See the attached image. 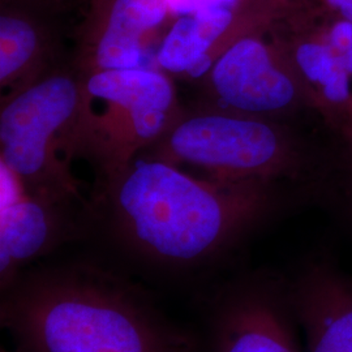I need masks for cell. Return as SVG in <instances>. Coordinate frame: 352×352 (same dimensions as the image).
I'll use <instances>...</instances> for the list:
<instances>
[{
    "label": "cell",
    "instance_id": "1",
    "mask_svg": "<svg viewBox=\"0 0 352 352\" xmlns=\"http://www.w3.org/2000/svg\"><path fill=\"white\" fill-rule=\"evenodd\" d=\"M1 292L19 352H200L144 291L94 265L23 272Z\"/></svg>",
    "mask_w": 352,
    "mask_h": 352
},
{
    "label": "cell",
    "instance_id": "2",
    "mask_svg": "<svg viewBox=\"0 0 352 352\" xmlns=\"http://www.w3.org/2000/svg\"><path fill=\"white\" fill-rule=\"evenodd\" d=\"M270 186L196 177L145 157L101 184L97 200L132 251L189 266L213 258L252 226L270 206Z\"/></svg>",
    "mask_w": 352,
    "mask_h": 352
},
{
    "label": "cell",
    "instance_id": "3",
    "mask_svg": "<svg viewBox=\"0 0 352 352\" xmlns=\"http://www.w3.org/2000/svg\"><path fill=\"white\" fill-rule=\"evenodd\" d=\"M80 81L76 154L94 166L98 186L151 149L184 110L171 76L160 68L100 71L80 75Z\"/></svg>",
    "mask_w": 352,
    "mask_h": 352
},
{
    "label": "cell",
    "instance_id": "4",
    "mask_svg": "<svg viewBox=\"0 0 352 352\" xmlns=\"http://www.w3.org/2000/svg\"><path fill=\"white\" fill-rule=\"evenodd\" d=\"M146 158L205 171L221 182L296 179L311 164L309 151L280 120L201 104L183 110Z\"/></svg>",
    "mask_w": 352,
    "mask_h": 352
},
{
    "label": "cell",
    "instance_id": "5",
    "mask_svg": "<svg viewBox=\"0 0 352 352\" xmlns=\"http://www.w3.org/2000/svg\"><path fill=\"white\" fill-rule=\"evenodd\" d=\"M80 88L75 68L59 67L0 106L1 166L28 193L63 205L84 202L71 170Z\"/></svg>",
    "mask_w": 352,
    "mask_h": 352
},
{
    "label": "cell",
    "instance_id": "6",
    "mask_svg": "<svg viewBox=\"0 0 352 352\" xmlns=\"http://www.w3.org/2000/svg\"><path fill=\"white\" fill-rule=\"evenodd\" d=\"M269 30L240 38L217 59L199 81L202 104L274 120L309 109L298 76Z\"/></svg>",
    "mask_w": 352,
    "mask_h": 352
},
{
    "label": "cell",
    "instance_id": "7",
    "mask_svg": "<svg viewBox=\"0 0 352 352\" xmlns=\"http://www.w3.org/2000/svg\"><path fill=\"white\" fill-rule=\"evenodd\" d=\"M291 8L280 0H243L182 13L160 42L155 63L171 77L200 81L238 39L270 29Z\"/></svg>",
    "mask_w": 352,
    "mask_h": 352
},
{
    "label": "cell",
    "instance_id": "8",
    "mask_svg": "<svg viewBox=\"0 0 352 352\" xmlns=\"http://www.w3.org/2000/svg\"><path fill=\"white\" fill-rule=\"evenodd\" d=\"M173 11L168 0H88L72 67L80 75L145 67Z\"/></svg>",
    "mask_w": 352,
    "mask_h": 352
},
{
    "label": "cell",
    "instance_id": "9",
    "mask_svg": "<svg viewBox=\"0 0 352 352\" xmlns=\"http://www.w3.org/2000/svg\"><path fill=\"white\" fill-rule=\"evenodd\" d=\"M324 17L321 4L291 8L273 24L269 34L287 56L309 109L337 131L351 100L352 78L327 41Z\"/></svg>",
    "mask_w": 352,
    "mask_h": 352
},
{
    "label": "cell",
    "instance_id": "10",
    "mask_svg": "<svg viewBox=\"0 0 352 352\" xmlns=\"http://www.w3.org/2000/svg\"><path fill=\"white\" fill-rule=\"evenodd\" d=\"M282 298L269 285L250 283L214 302L201 352H299Z\"/></svg>",
    "mask_w": 352,
    "mask_h": 352
},
{
    "label": "cell",
    "instance_id": "11",
    "mask_svg": "<svg viewBox=\"0 0 352 352\" xmlns=\"http://www.w3.org/2000/svg\"><path fill=\"white\" fill-rule=\"evenodd\" d=\"M69 205L28 193L1 166L0 283L7 289L26 265L47 254L71 235Z\"/></svg>",
    "mask_w": 352,
    "mask_h": 352
},
{
    "label": "cell",
    "instance_id": "12",
    "mask_svg": "<svg viewBox=\"0 0 352 352\" xmlns=\"http://www.w3.org/2000/svg\"><path fill=\"white\" fill-rule=\"evenodd\" d=\"M1 100L60 67L54 19L63 12L29 0H0Z\"/></svg>",
    "mask_w": 352,
    "mask_h": 352
},
{
    "label": "cell",
    "instance_id": "13",
    "mask_svg": "<svg viewBox=\"0 0 352 352\" xmlns=\"http://www.w3.org/2000/svg\"><path fill=\"white\" fill-rule=\"evenodd\" d=\"M291 300L307 336V352H352V289L329 270L302 276Z\"/></svg>",
    "mask_w": 352,
    "mask_h": 352
},
{
    "label": "cell",
    "instance_id": "14",
    "mask_svg": "<svg viewBox=\"0 0 352 352\" xmlns=\"http://www.w3.org/2000/svg\"><path fill=\"white\" fill-rule=\"evenodd\" d=\"M324 25L327 41L352 78V21L325 8Z\"/></svg>",
    "mask_w": 352,
    "mask_h": 352
},
{
    "label": "cell",
    "instance_id": "15",
    "mask_svg": "<svg viewBox=\"0 0 352 352\" xmlns=\"http://www.w3.org/2000/svg\"><path fill=\"white\" fill-rule=\"evenodd\" d=\"M337 131L340 132V139L343 141L344 161L352 177V96Z\"/></svg>",
    "mask_w": 352,
    "mask_h": 352
},
{
    "label": "cell",
    "instance_id": "16",
    "mask_svg": "<svg viewBox=\"0 0 352 352\" xmlns=\"http://www.w3.org/2000/svg\"><path fill=\"white\" fill-rule=\"evenodd\" d=\"M327 11L352 21V0H321Z\"/></svg>",
    "mask_w": 352,
    "mask_h": 352
},
{
    "label": "cell",
    "instance_id": "17",
    "mask_svg": "<svg viewBox=\"0 0 352 352\" xmlns=\"http://www.w3.org/2000/svg\"><path fill=\"white\" fill-rule=\"evenodd\" d=\"M29 1L45 4V6L54 7V8L60 10V11H67V10H68L71 6H74V4L81 6V0H29Z\"/></svg>",
    "mask_w": 352,
    "mask_h": 352
},
{
    "label": "cell",
    "instance_id": "18",
    "mask_svg": "<svg viewBox=\"0 0 352 352\" xmlns=\"http://www.w3.org/2000/svg\"><path fill=\"white\" fill-rule=\"evenodd\" d=\"M286 3L289 7H312L321 4V0H280Z\"/></svg>",
    "mask_w": 352,
    "mask_h": 352
},
{
    "label": "cell",
    "instance_id": "19",
    "mask_svg": "<svg viewBox=\"0 0 352 352\" xmlns=\"http://www.w3.org/2000/svg\"><path fill=\"white\" fill-rule=\"evenodd\" d=\"M87 1H88V0H81V4H84V6H85V4H87Z\"/></svg>",
    "mask_w": 352,
    "mask_h": 352
}]
</instances>
